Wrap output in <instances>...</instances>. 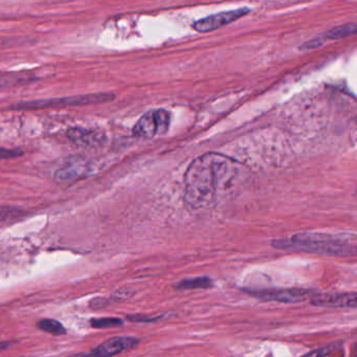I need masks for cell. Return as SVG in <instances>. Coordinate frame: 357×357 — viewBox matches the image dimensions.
<instances>
[{
  "label": "cell",
  "instance_id": "9",
  "mask_svg": "<svg viewBox=\"0 0 357 357\" xmlns=\"http://www.w3.org/2000/svg\"><path fill=\"white\" fill-rule=\"evenodd\" d=\"M89 170V165L83 158L70 160L56 171L55 181L58 183H72L84 177Z\"/></svg>",
  "mask_w": 357,
  "mask_h": 357
},
{
  "label": "cell",
  "instance_id": "14",
  "mask_svg": "<svg viewBox=\"0 0 357 357\" xmlns=\"http://www.w3.org/2000/svg\"><path fill=\"white\" fill-rule=\"evenodd\" d=\"M37 328L41 331L53 335H64L66 334V329L59 321L54 319H43L37 323Z\"/></svg>",
  "mask_w": 357,
  "mask_h": 357
},
{
  "label": "cell",
  "instance_id": "3",
  "mask_svg": "<svg viewBox=\"0 0 357 357\" xmlns=\"http://www.w3.org/2000/svg\"><path fill=\"white\" fill-rule=\"evenodd\" d=\"M114 98L116 96L108 93H89V95L20 102V103L10 106V108L13 110H38L49 109V108L77 107V106H87L112 102Z\"/></svg>",
  "mask_w": 357,
  "mask_h": 357
},
{
  "label": "cell",
  "instance_id": "17",
  "mask_svg": "<svg viewBox=\"0 0 357 357\" xmlns=\"http://www.w3.org/2000/svg\"><path fill=\"white\" fill-rule=\"evenodd\" d=\"M338 347H340V344H328V346L321 347L317 350L310 351V352L306 353L301 357H326L330 353L333 352Z\"/></svg>",
  "mask_w": 357,
  "mask_h": 357
},
{
  "label": "cell",
  "instance_id": "10",
  "mask_svg": "<svg viewBox=\"0 0 357 357\" xmlns=\"http://www.w3.org/2000/svg\"><path fill=\"white\" fill-rule=\"evenodd\" d=\"M355 33H356V24H344V26H336V28L332 29V30L324 33L321 37H317V38L313 39V40H310L308 41V43H304V45H303L300 49H315V47H321L326 39H330V40H337V39H342L344 38V37L350 36V35H354Z\"/></svg>",
  "mask_w": 357,
  "mask_h": 357
},
{
  "label": "cell",
  "instance_id": "5",
  "mask_svg": "<svg viewBox=\"0 0 357 357\" xmlns=\"http://www.w3.org/2000/svg\"><path fill=\"white\" fill-rule=\"evenodd\" d=\"M248 294L266 302L296 304V303L310 301L317 292L310 289H304V288H282V289H263L255 290V291L248 290Z\"/></svg>",
  "mask_w": 357,
  "mask_h": 357
},
{
  "label": "cell",
  "instance_id": "19",
  "mask_svg": "<svg viewBox=\"0 0 357 357\" xmlns=\"http://www.w3.org/2000/svg\"><path fill=\"white\" fill-rule=\"evenodd\" d=\"M162 317H148V315L143 314H133L128 315L127 319L128 321H135V323H150V321H158L162 319Z\"/></svg>",
  "mask_w": 357,
  "mask_h": 357
},
{
  "label": "cell",
  "instance_id": "4",
  "mask_svg": "<svg viewBox=\"0 0 357 357\" xmlns=\"http://www.w3.org/2000/svg\"><path fill=\"white\" fill-rule=\"evenodd\" d=\"M170 114L167 110H149L133 127V135L139 139H152L156 135H166L170 128Z\"/></svg>",
  "mask_w": 357,
  "mask_h": 357
},
{
  "label": "cell",
  "instance_id": "6",
  "mask_svg": "<svg viewBox=\"0 0 357 357\" xmlns=\"http://www.w3.org/2000/svg\"><path fill=\"white\" fill-rule=\"evenodd\" d=\"M139 344V340L133 336H116L100 344L91 352L78 353L70 357H114L123 351L135 348Z\"/></svg>",
  "mask_w": 357,
  "mask_h": 357
},
{
  "label": "cell",
  "instance_id": "12",
  "mask_svg": "<svg viewBox=\"0 0 357 357\" xmlns=\"http://www.w3.org/2000/svg\"><path fill=\"white\" fill-rule=\"evenodd\" d=\"M68 137L72 141L81 144V145L95 146L101 142L99 135L93 131L85 130L82 128H70L68 131Z\"/></svg>",
  "mask_w": 357,
  "mask_h": 357
},
{
  "label": "cell",
  "instance_id": "2",
  "mask_svg": "<svg viewBox=\"0 0 357 357\" xmlns=\"http://www.w3.org/2000/svg\"><path fill=\"white\" fill-rule=\"evenodd\" d=\"M271 245L278 250L327 257H354L357 252L356 237L350 234H296L292 237L273 240Z\"/></svg>",
  "mask_w": 357,
  "mask_h": 357
},
{
  "label": "cell",
  "instance_id": "1",
  "mask_svg": "<svg viewBox=\"0 0 357 357\" xmlns=\"http://www.w3.org/2000/svg\"><path fill=\"white\" fill-rule=\"evenodd\" d=\"M239 167L234 158L215 152L194 160L185 175L187 204L198 210L214 204L217 196L231 187Z\"/></svg>",
  "mask_w": 357,
  "mask_h": 357
},
{
  "label": "cell",
  "instance_id": "8",
  "mask_svg": "<svg viewBox=\"0 0 357 357\" xmlns=\"http://www.w3.org/2000/svg\"><path fill=\"white\" fill-rule=\"evenodd\" d=\"M309 302L317 307L355 309L357 307V294L356 292L315 294Z\"/></svg>",
  "mask_w": 357,
  "mask_h": 357
},
{
  "label": "cell",
  "instance_id": "16",
  "mask_svg": "<svg viewBox=\"0 0 357 357\" xmlns=\"http://www.w3.org/2000/svg\"><path fill=\"white\" fill-rule=\"evenodd\" d=\"M24 215V212L20 208L13 206H0V220H11Z\"/></svg>",
  "mask_w": 357,
  "mask_h": 357
},
{
  "label": "cell",
  "instance_id": "13",
  "mask_svg": "<svg viewBox=\"0 0 357 357\" xmlns=\"http://www.w3.org/2000/svg\"><path fill=\"white\" fill-rule=\"evenodd\" d=\"M211 287H213V281L208 277L189 278L175 284V288L181 290L208 289Z\"/></svg>",
  "mask_w": 357,
  "mask_h": 357
},
{
  "label": "cell",
  "instance_id": "11",
  "mask_svg": "<svg viewBox=\"0 0 357 357\" xmlns=\"http://www.w3.org/2000/svg\"><path fill=\"white\" fill-rule=\"evenodd\" d=\"M34 80L36 78L28 73H0V89L17 86Z\"/></svg>",
  "mask_w": 357,
  "mask_h": 357
},
{
  "label": "cell",
  "instance_id": "7",
  "mask_svg": "<svg viewBox=\"0 0 357 357\" xmlns=\"http://www.w3.org/2000/svg\"><path fill=\"white\" fill-rule=\"evenodd\" d=\"M250 12V10L248 8H241V9L234 10V11L221 12V13L214 14V15L198 20L194 24L193 28L194 30L199 33L211 32V31L217 30V29L222 28L227 24L236 22Z\"/></svg>",
  "mask_w": 357,
  "mask_h": 357
},
{
  "label": "cell",
  "instance_id": "20",
  "mask_svg": "<svg viewBox=\"0 0 357 357\" xmlns=\"http://www.w3.org/2000/svg\"><path fill=\"white\" fill-rule=\"evenodd\" d=\"M10 346H11V344L9 342H0V352L7 350Z\"/></svg>",
  "mask_w": 357,
  "mask_h": 357
},
{
  "label": "cell",
  "instance_id": "18",
  "mask_svg": "<svg viewBox=\"0 0 357 357\" xmlns=\"http://www.w3.org/2000/svg\"><path fill=\"white\" fill-rule=\"evenodd\" d=\"M22 155H24V152H22V150L0 148V160L20 158V156Z\"/></svg>",
  "mask_w": 357,
  "mask_h": 357
},
{
  "label": "cell",
  "instance_id": "15",
  "mask_svg": "<svg viewBox=\"0 0 357 357\" xmlns=\"http://www.w3.org/2000/svg\"><path fill=\"white\" fill-rule=\"evenodd\" d=\"M123 324H124V321L119 317H98V319H91V326L95 329L119 327V326H122Z\"/></svg>",
  "mask_w": 357,
  "mask_h": 357
}]
</instances>
